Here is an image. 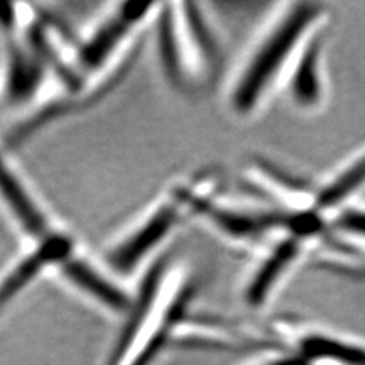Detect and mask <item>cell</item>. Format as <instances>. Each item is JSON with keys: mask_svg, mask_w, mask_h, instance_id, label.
<instances>
[{"mask_svg": "<svg viewBox=\"0 0 365 365\" xmlns=\"http://www.w3.org/2000/svg\"><path fill=\"white\" fill-rule=\"evenodd\" d=\"M224 178L216 169L182 177L160 193L148 207L114 235L104 248V265L119 276H130L153 256L178 228L198 220L222 195Z\"/></svg>", "mask_w": 365, "mask_h": 365, "instance_id": "2", "label": "cell"}, {"mask_svg": "<svg viewBox=\"0 0 365 365\" xmlns=\"http://www.w3.org/2000/svg\"><path fill=\"white\" fill-rule=\"evenodd\" d=\"M323 46L324 31L304 46L284 81L289 99L302 110H315L324 99Z\"/></svg>", "mask_w": 365, "mask_h": 365, "instance_id": "8", "label": "cell"}, {"mask_svg": "<svg viewBox=\"0 0 365 365\" xmlns=\"http://www.w3.org/2000/svg\"><path fill=\"white\" fill-rule=\"evenodd\" d=\"M272 365H307V359L303 356H295V358H287L282 359Z\"/></svg>", "mask_w": 365, "mask_h": 365, "instance_id": "11", "label": "cell"}, {"mask_svg": "<svg viewBox=\"0 0 365 365\" xmlns=\"http://www.w3.org/2000/svg\"><path fill=\"white\" fill-rule=\"evenodd\" d=\"M302 353L306 359H330L346 365H365V350L324 335H311L302 339Z\"/></svg>", "mask_w": 365, "mask_h": 365, "instance_id": "9", "label": "cell"}, {"mask_svg": "<svg viewBox=\"0 0 365 365\" xmlns=\"http://www.w3.org/2000/svg\"><path fill=\"white\" fill-rule=\"evenodd\" d=\"M364 186L365 150L349 158L312 190L311 210L324 221H334L342 210L350 207V200Z\"/></svg>", "mask_w": 365, "mask_h": 365, "instance_id": "7", "label": "cell"}, {"mask_svg": "<svg viewBox=\"0 0 365 365\" xmlns=\"http://www.w3.org/2000/svg\"><path fill=\"white\" fill-rule=\"evenodd\" d=\"M312 239L314 236L289 228L262 247V255L247 274L245 300L255 307L264 304L299 265Z\"/></svg>", "mask_w": 365, "mask_h": 365, "instance_id": "4", "label": "cell"}, {"mask_svg": "<svg viewBox=\"0 0 365 365\" xmlns=\"http://www.w3.org/2000/svg\"><path fill=\"white\" fill-rule=\"evenodd\" d=\"M55 276L110 311L127 312L131 309L133 299L114 282V272L98 265L96 260L90 259L79 248L58 268Z\"/></svg>", "mask_w": 365, "mask_h": 365, "instance_id": "6", "label": "cell"}, {"mask_svg": "<svg viewBox=\"0 0 365 365\" xmlns=\"http://www.w3.org/2000/svg\"><path fill=\"white\" fill-rule=\"evenodd\" d=\"M332 225L344 235L365 242V207H347L332 221Z\"/></svg>", "mask_w": 365, "mask_h": 365, "instance_id": "10", "label": "cell"}, {"mask_svg": "<svg viewBox=\"0 0 365 365\" xmlns=\"http://www.w3.org/2000/svg\"><path fill=\"white\" fill-rule=\"evenodd\" d=\"M75 237L63 227L29 242L28 248L0 272V309L46 274H55L78 250Z\"/></svg>", "mask_w": 365, "mask_h": 365, "instance_id": "3", "label": "cell"}, {"mask_svg": "<svg viewBox=\"0 0 365 365\" xmlns=\"http://www.w3.org/2000/svg\"><path fill=\"white\" fill-rule=\"evenodd\" d=\"M327 8L317 2L279 6L236 66L225 87V106L235 118H253L282 81L304 46L327 21Z\"/></svg>", "mask_w": 365, "mask_h": 365, "instance_id": "1", "label": "cell"}, {"mask_svg": "<svg viewBox=\"0 0 365 365\" xmlns=\"http://www.w3.org/2000/svg\"><path fill=\"white\" fill-rule=\"evenodd\" d=\"M0 205L11 216L28 241H37L61 225H55L37 193L28 185L14 163L0 150Z\"/></svg>", "mask_w": 365, "mask_h": 365, "instance_id": "5", "label": "cell"}]
</instances>
